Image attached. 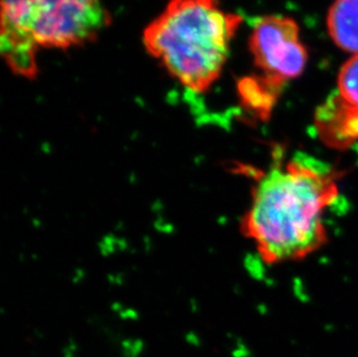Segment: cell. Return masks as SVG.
I'll use <instances>...</instances> for the list:
<instances>
[{
    "instance_id": "1",
    "label": "cell",
    "mask_w": 358,
    "mask_h": 357,
    "mask_svg": "<svg viewBox=\"0 0 358 357\" xmlns=\"http://www.w3.org/2000/svg\"><path fill=\"white\" fill-rule=\"evenodd\" d=\"M241 230L267 263L303 259L327 238L324 210L338 196L334 172L322 162L298 153L261 174Z\"/></svg>"
},
{
    "instance_id": "2",
    "label": "cell",
    "mask_w": 358,
    "mask_h": 357,
    "mask_svg": "<svg viewBox=\"0 0 358 357\" xmlns=\"http://www.w3.org/2000/svg\"><path fill=\"white\" fill-rule=\"evenodd\" d=\"M241 22L220 0H169L144 29L143 43L183 88L204 93L220 79Z\"/></svg>"
},
{
    "instance_id": "3",
    "label": "cell",
    "mask_w": 358,
    "mask_h": 357,
    "mask_svg": "<svg viewBox=\"0 0 358 357\" xmlns=\"http://www.w3.org/2000/svg\"><path fill=\"white\" fill-rule=\"evenodd\" d=\"M1 54L20 77L38 74V52L94 41L110 22L102 0H0Z\"/></svg>"
},
{
    "instance_id": "4",
    "label": "cell",
    "mask_w": 358,
    "mask_h": 357,
    "mask_svg": "<svg viewBox=\"0 0 358 357\" xmlns=\"http://www.w3.org/2000/svg\"><path fill=\"white\" fill-rule=\"evenodd\" d=\"M250 50L254 64L271 88L299 77L308 63L298 24L284 15H264L254 21Z\"/></svg>"
},
{
    "instance_id": "5",
    "label": "cell",
    "mask_w": 358,
    "mask_h": 357,
    "mask_svg": "<svg viewBox=\"0 0 358 357\" xmlns=\"http://www.w3.org/2000/svg\"><path fill=\"white\" fill-rule=\"evenodd\" d=\"M328 34L342 50L358 55V0H334L326 18Z\"/></svg>"
},
{
    "instance_id": "6",
    "label": "cell",
    "mask_w": 358,
    "mask_h": 357,
    "mask_svg": "<svg viewBox=\"0 0 358 357\" xmlns=\"http://www.w3.org/2000/svg\"><path fill=\"white\" fill-rule=\"evenodd\" d=\"M338 93L350 111L358 113V55L342 65L338 77Z\"/></svg>"
}]
</instances>
